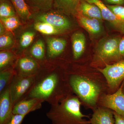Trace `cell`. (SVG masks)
Here are the masks:
<instances>
[{"label": "cell", "mask_w": 124, "mask_h": 124, "mask_svg": "<svg viewBox=\"0 0 124 124\" xmlns=\"http://www.w3.org/2000/svg\"><path fill=\"white\" fill-rule=\"evenodd\" d=\"M40 67L35 59L31 55L25 54L18 58L14 69L17 75L28 77L35 75Z\"/></svg>", "instance_id": "9"}, {"label": "cell", "mask_w": 124, "mask_h": 124, "mask_svg": "<svg viewBox=\"0 0 124 124\" xmlns=\"http://www.w3.org/2000/svg\"><path fill=\"white\" fill-rule=\"evenodd\" d=\"M0 22L4 24L6 30L9 31H14L20 24V21L17 16L0 18Z\"/></svg>", "instance_id": "26"}, {"label": "cell", "mask_w": 124, "mask_h": 124, "mask_svg": "<svg viewBox=\"0 0 124 124\" xmlns=\"http://www.w3.org/2000/svg\"><path fill=\"white\" fill-rule=\"evenodd\" d=\"M16 75L14 68L11 67L0 72V93L9 86Z\"/></svg>", "instance_id": "20"}, {"label": "cell", "mask_w": 124, "mask_h": 124, "mask_svg": "<svg viewBox=\"0 0 124 124\" xmlns=\"http://www.w3.org/2000/svg\"><path fill=\"white\" fill-rule=\"evenodd\" d=\"M98 106L105 107L124 117V93L122 86L112 94H105L100 98Z\"/></svg>", "instance_id": "8"}, {"label": "cell", "mask_w": 124, "mask_h": 124, "mask_svg": "<svg viewBox=\"0 0 124 124\" xmlns=\"http://www.w3.org/2000/svg\"><path fill=\"white\" fill-rule=\"evenodd\" d=\"M97 69L106 80L108 94L117 91L124 80V59L112 64H106L103 68Z\"/></svg>", "instance_id": "5"}, {"label": "cell", "mask_w": 124, "mask_h": 124, "mask_svg": "<svg viewBox=\"0 0 124 124\" xmlns=\"http://www.w3.org/2000/svg\"><path fill=\"white\" fill-rule=\"evenodd\" d=\"M96 5L101 10L103 19L109 23L113 29L124 35V23L117 17L101 0H85Z\"/></svg>", "instance_id": "11"}, {"label": "cell", "mask_w": 124, "mask_h": 124, "mask_svg": "<svg viewBox=\"0 0 124 124\" xmlns=\"http://www.w3.org/2000/svg\"><path fill=\"white\" fill-rule=\"evenodd\" d=\"M16 12L10 0H0V17H9L16 16Z\"/></svg>", "instance_id": "25"}, {"label": "cell", "mask_w": 124, "mask_h": 124, "mask_svg": "<svg viewBox=\"0 0 124 124\" xmlns=\"http://www.w3.org/2000/svg\"><path fill=\"white\" fill-rule=\"evenodd\" d=\"M34 27L37 31L45 35H55L62 32L51 24L44 22L36 23L34 24Z\"/></svg>", "instance_id": "24"}, {"label": "cell", "mask_w": 124, "mask_h": 124, "mask_svg": "<svg viewBox=\"0 0 124 124\" xmlns=\"http://www.w3.org/2000/svg\"><path fill=\"white\" fill-rule=\"evenodd\" d=\"M115 119V124H124V117L113 111Z\"/></svg>", "instance_id": "32"}, {"label": "cell", "mask_w": 124, "mask_h": 124, "mask_svg": "<svg viewBox=\"0 0 124 124\" xmlns=\"http://www.w3.org/2000/svg\"><path fill=\"white\" fill-rule=\"evenodd\" d=\"M82 71H67L68 82L73 93L82 104L93 111L98 107L102 95L108 94L107 82L98 69L96 72Z\"/></svg>", "instance_id": "2"}, {"label": "cell", "mask_w": 124, "mask_h": 124, "mask_svg": "<svg viewBox=\"0 0 124 124\" xmlns=\"http://www.w3.org/2000/svg\"><path fill=\"white\" fill-rule=\"evenodd\" d=\"M119 50L120 54L124 58V35L122 36L119 43Z\"/></svg>", "instance_id": "33"}, {"label": "cell", "mask_w": 124, "mask_h": 124, "mask_svg": "<svg viewBox=\"0 0 124 124\" xmlns=\"http://www.w3.org/2000/svg\"><path fill=\"white\" fill-rule=\"evenodd\" d=\"M31 55L39 63L42 62L45 57L44 43L41 40H39L33 45L30 50Z\"/></svg>", "instance_id": "23"}, {"label": "cell", "mask_w": 124, "mask_h": 124, "mask_svg": "<svg viewBox=\"0 0 124 124\" xmlns=\"http://www.w3.org/2000/svg\"><path fill=\"white\" fill-rule=\"evenodd\" d=\"M14 104L9 86L0 93V124H7L13 115Z\"/></svg>", "instance_id": "10"}, {"label": "cell", "mask_w": 124, "mask_h": 124, "mask_svg": "<svg viewBox=\"0 0 124 124\" xmlns=\"http://www.w3.org/2000/svg\"><path fill=\"white\" fill-rule=\"evenodd\" d=\"M121 86H122V91L124 93V80L122 83V84L121 85Z\"/></svg>", "instance_id": "35"}, {"label": "cell", "mask_w": 124, "mask_h": 124, "mask_svg": "<svg viewBox=\"0 0 124 124\" xmlns=\"http://www.w3.org/2000/svg\"><path fill=\"white\" fill-rule=\"evenodd\" d=\"M26 116L19 114L13 115L7 124H22Z\"/></svg>", "instance_id": "30"}, {"label": "cell", "mask_w": 124, "mask_h": 124, "mask_svg": "<svg viewBox=\"0 0 124 124\" xmlns=\"http://www.w3.org/2000/svg\"><path fill=\"white\" fill-rule=\"evenodd\" d=\"M80 0H54L53 7L67 15L77 16Z\"/></svg>", "instance_id": "16"}, {"label": "cell", "mask_w": 124, "mask_h": 124, "mask_svg": "<svg viewBox=\"0 0 124 124\" xmlns=\"http://www.w3.org/2000/svg\"><path fill=\"white\" fill-rule=\"evenodd\" d=\"M42 12L36 17L38 22L50 23L62 32L69 30L71 27L70 21L61 11L56 9H51Z\"/></svg>", "instance_id": "7"}, {"label": "cell", "mask_w": 124, "mask_h": 124, "mask_svg": "<svg viewBox=\"0 0 124 124\" xmlns=\"http://www.w3.org/2000/svg\"><path fill=\"white\" fill-rule=\"evenodd\" d=\"M17 57L11 51L3 50L0 53V71L10 68H14V61L17 60Z\"/></svg>", "instance_id": "19"}, {"label": "cell", "mask_w": 124, "mask_h": 124, "mask_svg": "<svg viewBox=\"0 0 124 124\" xmlns=\"http://www.w3.org/2000/svg\"><path fill=\"white\" fill-rule=\"evenodd\" d=\"M82 102L74 93L67 95L57 104L51 105L46 116L52 124H90L88 116L81 112Z\"/></svg>", "instance_id": "3"}, {"label": "cell", "mask_w": 124, "mask_h": 124, "mask_svg": "<svg viewBox=\"0 0 124 124\" xmlns=\"http://www.w3.org/2000/svg\"><path fill=\"white\" fill-rule=\"evenodd\" d=\"M67 42L64 39L50 38L47 40V58L54 60L58 58L64 52Z\"/></svg>", "instance_id": "14"}, {"label": "cell", "mask_w": 124, "mask_h": 124, "mask_svg": "<svg viewBox=\"0 0 124 124\" xmlns=\"http://www.w3.org/2000/svg\"><path fill=\"white\" fill-rule=\"evenodd\" d=\"M77 17L80 24L91 35L98 36L103 31L102 20L86 17L79 14Z\"/></svg>", "instance_id": "15"}, {"label": "cell", "mask_w": 124, "mask_h": 124, "mask_svg": "<svg viewBox=\"0 0 124 124\" xmlns=\"http://www.w3.org/2000/svg\"><path fill=\"white\" fill-rule=\"evenodd\" d=\"M71 93H73L69 85L67 71L54 67L43 69L41 66L32 87L23 99H39L54 105Z\"/></svg>", "instance_id": "1"}, {"label": "cell", "mask_w": 124, "mask_h": 124, "mask_svg": "<svg viewBox=\"0 0 124 124\" xmlns=\"http://www.w3.org/2000/svg\"><path fill=\"white\" fill-rule=\"evenodd\" d=\"M44 100L37 98L23 99L14 106V115L19 114L26 116L30 112L41 108Z\"/></svg>", "instance_id": "12"}, {"label": "cell", "mask_w": 124, "mask_h": 124, "mask_svg": "<svg viewBox=\"0 0 124 124\" xmlns=\"http://www.w3.org/2000/svg\"><path fill=\"white\" fill-rule=\"evenodd\" d=\"M78 12L79 14L86 17L101 20L103 19L100 8L96 5L85 0H80Z\"/></svg>", "instance_id": "18"}, {"label": "cell", "mask_w": 124, "mask_h": 124, "mask_svg": "<svg viewBox=\"0 0 124 124\" xmlns=\"http://www.w3.org/2000/svg\"><path fill=\"white\" fill-rule=\"evenodd\" d=\"M35 35L33 31L25 32L21 36L20 39V45L21 48L24 49L27 48L33 41Z\"/></svg>", "instance_id": "27"}, {"label": "cell", "mask_w": 124, "mask_h": 124, "mask_svg": "<svg viewBox=\"0 0 124 124\" xmlns=\"http://www.w3.org/2000/svg\"><path fill=\"white\" fill-rule=\"evenodd\" d=\"M93 111L89 121L90 124H115L113 111L102 106H98Z\"/></svg>", "instance_id": "13"}, {"label": "cell", "mask_w": 124, "mask_h": 124, "mask_svg": "<svg viewBox=\"0 0 124 124\" xmlns=\"http://www.w3.org/2000/svg\"><path fill=\"white\" fill-rule=\"evenodd\" d=\"M72 54L74 60L80 59L85 50L86 39L84 34L81 32L73 33L71 37Z\"/></svg>", "instance_id": "17"}, {"label": "cell", "mask_w": 124, "mask_h": 124, "mask_svg": "<svg viewBox=\"0 0 124 124\" xmlns=\"http://www.w3.org/2000/svg\"><path fill=\"white\" fill-rule=\"evenodd\" d=\"M6 29L1 22L0 23V35L2 36L6 33Z\"/></svg>", "instance_id": "34"}, {"label": "cell", "mask_w": 124, "mask_h": 124, "mask_svg": "<svg viewBox=\"0 0 124 124\" xmlns=\"http://www.w3.org/2000/svg\"><path fill=\"white\" fill-rule=\"evenodd\" d=\"M16 13L22 19L27 20L30 18L31 13L25 0H10Z\"/></svg>", "instance_id": "22"}, {"label": "cell", "mask_w": 124, "mask_h": 124, "mask_svg": "<svg viewBox=\"0 0 124 124\" xmlns=\"http://www.w3.org/2000/svg\"><path fill=\"white\" fill-rule=\"evenodd\" d=\"M106 5H118L124 6V0H102Z\"/></svg>", "instance_id": "31"}, {"label": "cell", "mask_w": 124, "mask_h": 124, "mask_svg": "<svg viewBox=\"0 0 124 124\" xmlns=\"http://www.w3.org/2000/svg\"><path fill=\"white\" fill-rule=\"evenodd\" d=\"M122 37L120 35L110 36L100 40L95 47L91 66L103 68L106 64H112L124 59L119 50V43Z\"/></svg>", "instance_id": "4"}, {"label": "cell", "mask_w": 124, "mask_h": 124, "mask_svg": "<svg viewBox=\"0 0 124 124\" xmlns=\"http://www.w3.org/2000/svg\"><path fill=\"white\" fill-rule=\"evenodd\" d=\"M114 14L124 23V6L118 5H106Z\"/></svg>", "instance_id": "29"}, {"label": "cell", "mask_w": 124, "mask_h": 124, "mask_svg": "<svg viewBox=\"0 0 124 124\" xmlns=\"http://www.w3.org/2000/svg\"><path fill=\"white\" fill-rule=\"evenodd\" d=\"M13 36L8 33H5L0 37V49L1 51L6 50L10 48L14 44Z\"/></svg>", "instance_id": "28"}, {"label": "cell", "mask_w": 124, "mask_h": 124, "mask_svg": "<svg viewBox=\"0 0 124 124\" xmlns=\"http://www.w3.org/2000/svg\"><path fill=\"white\" fill-rule=\"evenodd\" d=\"M35 77L36 75L28 77L15 76L9 85L14 106L24 98L32 87Z\"/></svg>", "instance_id": "6"}, {"label": "cell", "mask_w": 124, "mask_h": 124, "mask_svg": "<svg viewBox=\"0 0 124 124\" xmlns=\"http://www.w3.org/2000/svg\"><path fill=\"white\" fill-rule=\"evenodd\" d=\"M28 6L33 9L41 11L51 9L54 6V0H25Z\"/></svg>", "instance_id": "21"}]
</instances>
